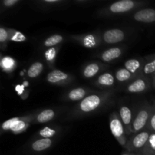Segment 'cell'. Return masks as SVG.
<instances>
[{
	"label": "cell",
	"instance_id": "cell-17",
	"mask_svg": "<svg viewBox=\"0 0 155 155\" xmlns=\"http://www.w3.org/2000/svg\"><path fill=\"white\" fill-rule=\"evenodd\" d=\"M123 53H124V49L121 47H111L102 51L98 55V57L104 62H112L121 57Z\"/></svg>",
	"mask_w": 155,
	"mask_h": 155
},
{
	"label": "cell",
	"instance_id": "cell-19",
	"mask_svg": "<svg viewBox=\"0 0 155 155\" xmlns=\"http://www.w3.org/2000/svg\"><path fill=\"white\" fill-rule=\"evenodd\" d=\"M52 145L53 140L51 139L39 138L31 144V149L35 152H42L51 148Z\"/></svg>",
	"mask_w": 155,
	"mask_h": 155
},
{
	"label": "cell",
	"instance_id": "cell-11",
	"mask_svg": "<svg viewBox=\"0 0 155 155\" xmlns=\"http://www.w3.org/2000/svg\"><path fill=\"white\" fill-rule=\"evenodd\" d=\"M119 115L122 121L124 127L125 128L127 136H131L133 133V121L134 116L133 115V111L129 106L123 104L119 107Z\"/></svg>",
	"mask_w": 155,
	"mask_h": 155
},
{
	"label": "cell",
	"instance_id": "cell-23",
	"mask_svg": "<svg viewBox=\"0 0 155 155\" xmlns=\"http://www.w3.org/2000/svg\"><path fill=\"white\" fill-rule=\"evenodd\" d=\"M64 41V36L61 34H54L48 36L44 40L43 46L46 48H51L56 45H61Z\"/></svg>",
	"mask_w": 155,
	"mask_h": 155
},
{
	"label": "cell",
	"instance_id": "cell-24",
	"mask_svg": "<svg viewBox=\"0 0 155 155\" xmlns=\"http://www.w3.org/2000/svg\"><path fill=\"white\" fill-rule=\"evenodd\" d=\"M7 30L9 34V42H24L27 41V36L21 31L10 28H7Z\"/></svg>",
	"mask_w": 155,
	"mask_h": 155
},
{
	"label": "cell",
	"instance_id": "cell-12",
	"mask_svg": "<svg viewBox=\"0 0 155 155\" xmlns=\"http://www.w3.org/2000/svg\"><path fill=\"white\" fill-rule=\"evenodd\" d=\"M146 62V59L143 58H130L126 61L124 63V68L128 70L135 78L142 75V70L144 65Z\"/></svg>",
	"mask_w": 155,
	"mask_h": 155
},
{
	"label": "cell",
	"instance_id": "cell-18",
	"mask_svg": "<svg viewBox=\"0 0 155 155\" xmlns=\"http://www.w3.org/2000/svg\"><path fill=\"white\" fill-rule=\"evenodd\" d=\"M57 116V113L54 109L47 108L41 110L39 113L34 114L33 123L34 124H45L50 122Z\"/></svg>",
	"mask_w": 155,
	"mask_h": 155
},
{
	"label": "cell",
	"instance_id": "cell-31",
	"mask_svg": "<svg viewBox=\"0 0 155 155\" xmlns=\"http://www.w3.org/2000/svg\"><path fill=\"white\" fill-rule=\"evenodd\" d=\"M18 2H20V0H4L2 1V5L5 8H11Z\"/></svg>",
	"mask_w": 155,
	"mask_h": 155
},
{
	"label": "cell",
	"instance_id": "cell-6",
	"mask_svg": "<svg viewBox=\"0 0 155 155\" xmlns=\"http://www.w3.org/2000/svg\"><path fill=\"white\" fill-rule=\"evenodd\" d=\"M151 133V132L146 129L140 133L133 134V137L128 139L125 148L128 152L139 154L146 145Z\"/></svg>",
	"mask_w": 155,
	"mask_h": 155
},
{
	"label": "cell",
	"instance_id": "cell-16",
	"mask_svg": "<svg viewBox=\"0 0 155 155\" xmlns=\"http://www.w3.org/2000/svg\"><path fill=\"white\" fill-rule=\"evenodd\" d=\"M116 81L114 74L111 72H104L95 79L94 84L101 89H107L114 86Z\"/></svg>",
	"mask_w": 155,
	"mask_h": 155
},
{
	"label": "cell",
	"instance_id": "cell-8",
	"mask_svg": "<svg viewBox=\"0 0 155 155\" xmlns=\"http://www.w3.org/2000/svg\"><path fill=\"white\" fill-rule=\"evenodd\" d=\"M45 79L49 84L53 86H64L73 82L74 77L71 74L64 72L61 70L54 69L47 74Z\"/></svg>",
	"mask_w": 155,
	"mask_h": 155
},
{
	"label": "cell",
	"instance_id": "cell-14",
	"mask_svg": "<svg viewBox=\"0 0 155 155\" xmlns=\"http://www.w3.org/2000/svg\"><path fill=\"white\" fill-rule=\"evenodd\" d=\"M93 91L86 87H77L68 91L64 96L65 100L71 101H80L84 99L87 95L91 94Z\"/></svg>",
	"mask_w": 155,
	"mask_h": 155
},
{
	"label": "cell",
	"instance_id": "cell-5",
	"mask_svg": "<svg viewBox=\"0 0 155 155\" xmlns=\"http://www.w3.org/2000/svg\"><path fill=\"white\" fill-rule=\"evenodd\" d=\"M109 125H110V130L114 137L121 146L125 148L128 139H127L125 128L121 121L118 112L114 111L110 114V117H109Z\"/></svg>",
	"mask_w": 155,
	"mask_h": 155
},
{
	"label": "cell",
	"instance_id": "cell-2",
	"mask_svg": "<svg viewBox=\"0 0 155 155\" xmlns=\"http://www.w3.org/2000/svg\"><path fill=\"white\" fill-rule=\"evenodd\" d=\"M146 4L145 2L133 1V0H120L109 5L107 8L103 9L100 14L102 15H117L130 13L132 11L142 7Z\"/></svg>",
	"mask_w": 155,
	"mask_h": 155
},
{
	"label": "cell",
	"instance_id": "cell-27",
	"mask_svg": "<svg viewBox=\"0 0 155 155\" xmlns=\"http://www.w3.org/2000/svg\"><path fill=\"white\" fill-rule=\"evenodd\" d=\"M141 154H155V133H151L149 136L148 142L145 148L141 151Z\"/></svg>",
	"mask_w": 155,
	"mask_h": 155
},
{
	"label": "cell",
	"instance_id": "cell-7",
	"mask_svg": "<svg viewBox=\"0 0 155 155\" xmlns=\"http://www.w3.org/2000/svg\"><path fill=\"white\" fill-rule=\"evenodd\" d=\"M71 39L75 41L86 48H95L99 46L101 41V36L99 33H85V34L71 35Z\"/></svg>",
	"mask_w": 155,
	"mask_h": 155
},
{
	"label": "cell",
	"instance_id": "cell-4",
	"mask_svg": "<svg viewBox=\"0 0 155 155\" xmlns=\"http://www.w3.org/2000/svg\"><path fill=\"white\" fill-rule=\"evenodd\" d=\"M153 105L148 102L142 104L137 110L134 115L133 121V133L136 134L138 133L146 130L148 124L152 113Z\"/></svg>",
	"mask_w": 155,
	"mask_h": 155
},
{
	"label": "cell",
	"instance_id": "cell-36",
	"mask_svg": "<svg viewBox=\"0 0 155 155\" xmlns=\"http://www.w3.org/2000/svg\"><path fill=\"white\" fill-rule=\"evenodd\" d=\"M154 155H155V154H154Z\"/></svg>",
	"mask_w": 155,
	"mask_h": 155
},
{
	"label": "cell",
	"instance_id": "cell-3",
	"mask_svg": "<svg viewBox=\"0 0 155 155\" xmlns=\"http://www.w3.org/2000/svg\"><path fill=\"white\" fill-rule=\"evenodd\" d=\"M33 119L34 114L12 117L2 124V131H11L14 134L22 133L27 130L31 123H33Z\"/></svg>",
	"mask_w": 155,
	"mask_h": 155
},
{
	"label": "cell",
	"instance_id": "cell-22",
	"mask_svg": "<svg viewBox=\"0 0 155 155\" xmlns=\"http://www.w3.org/2000/svg\"><path fill=\"white\" fill-rule=\"evenodd\" d=\"M44 70V64L41 61L33 62L28 68L27 76L29 78L34 79L39 77Z\"/></svg>",
	"mask_w": 155,
	"mask_h": 155
},
{
	"label": "cell",
	"instance_id": "cell-20",
	"mask_svg": "<svg viewBox=\"0 0 155 155\" xmlns=\"http://www.w3.org/2000/svg\"><path fill=\"white\" fill-rule=\"evenodd\" d=\"M61 47V45H56V46L54 47L48 48H47L45 51V52H44V58H45L48 67H49L51 69H53V68H54V63H55L56 61V58H57L58 54L59 51H60Z\"/></svg>",
	"mask_w": 155,
	"mask_h": 155
},
{
	"label": "cell",
	"instance_id": "cell-10",
	"mask_svg": "<svg viewBox=\"0 0 155 155\" xmlns=\"http://www.w3.org/2000/svg\"><path fill=\"white\" fill-rule=\"evenodd\" d=\"M127 37L126 32L122 29L114 28L105 30L101 35L103 42L108 45L117 44L123 42Z\"/></svg>",
	"mask_w": 155,
	"mask_h": 155
},
{
	"label": "cell",
	"instance_id": "cell-9",
	"mask_svg": "<svg viewBox=\"0 0 155 155\" xmlns=\"http://www.w3.org/2000/svg\"><path fill=\"white\" fill-rule=\"evenodd\" d=\"M150 82L148 77L139 76L127 85L125 91L128 93L139 94L147 92L150 88Z\"/></svg>",
	"mask_w": 155,
	"mask_h": 155
},
{
	"label": "cell",
	"instance_id": "cell-32",
	"mask_svg": "<svg viewBox=\"0 0 155 155\" xmlns=\"http://www.w3.org/2000/svg\"><path fill=\"white\" fill-rule=\"evenodd\" d=\"M42 2L45 3V4H58L61 2V0H43Z\"/></svg>",
	"mask_w": 155,
	"mask_h": 155
},
{
	"label": "cell",
	"instance_id": "cell-29",
	"mask_svg": "<svg viewBox=\"0 0 155 155\" xmlns=\"http://www.w3.org/2000/svg\"><path fill=\"white\" fill-rule=\"evenodd\" d=\"M9 42V34L7 28L1 27H0V43H1V48L5 49L7 47L8 43Z\"/></svg>",
	"mask_w": 155,
	"mask_h": 155
},
{
	"label": "cell",
	"instance_id": "cell-26",
	"mask_svg": "<svg viewBox=\"0 0 155 155\" xmlns=\"http://www.w3.org/2000/svg\"><path fill=\"white\" fill-rule=\"evenodd\" d=\"M146 59V58H145ZM155 73V55L152 56L151 59L146 60L143 70H142V76L148 77L149 76H153Z\"/></svg>",
	"mask_w": 155,
	"mask_h": 155
},
{
	"label": "cell",
	"instance_id": "cell-15",
	"mask_svg": "<svg viewBox=\"0 0 155 155\" xmlns=\"http://www.w3.org/2000/svg\"><path fill=\"white\" fill-rule=\"evenodd\" d=\"M133 18L135 21L145 24H151L155 22V9L143 8L137 11L133 15Z\"/></svg>",
	"mask_w": 155,
	"mask_h": 155
},
{
	"label": "cell",
	"instance_id": "cell-30",
	"mask_svg": "<svg viewBox=\"0 0 155 155\" xmlns=\"http://www.w3.org/2000/svg\"><path fill=\"white\" fill-rule=\"evenodd\" d=\"M147 129L149 131H151V133H155V103L153 104L152 113H151V118H150V120L148 124V127H147Z\"/></svg>",
	"mask_w": 155,
	"mask_h": 155
},
{
	"label": "cell",
	"instance_id": "cell-25",
	"mask_svg": "<svg viewBox=\"0 0 155 155\" xmlns=\"http://www.w3.org/2000/svg\"><path fill=\"white\" fill-rule=\"evenodd\" d=\"M1 67L5 72L11 73L16 68V61L12 58L5 56V57L2 58Z\"/></svg>",
	"mask_w": 155,
	"mask_h": 155
},
{
	"label": "cell",
	"instance_id": "cell-1",
	"mask_svg": "<svg viewBox=\"0 0 155 155\" xmlns=\"http://www.w3.org/2000/svg\"><path fill=\"white\" fill-rule=\"evenodd\" d=\"M113 95L111 91L92 92L84 99L79 101L71 113V117L86 116L102 109Z\"/></svg>",
	"mask_w": 155,
	"mask_h": 155
},
{
	"label": "cell",
	"instance_id": "cell-35",
	"mask_svg": "<svg viewBox=\"0 0 155 155\" xmlns=\"http://www.w3.org/2000/svg\"><path fill=\"white\" fill-rule=\"evenodd\" d=\"M137 155H153V154H141V153H139Z\"/></svg>",
	"mask_w": 155,
	"mask_h": 155
},
{
	"label": "cell",
	"instance_id": "cell-33",
	"mask_svg": "<svg viewBox=\"0 0 155 155\" xmlns=\"http://www.w3.org/2000/svg\"><path fill=\"white\" fill-rule=\"evenodd\" d=\"M152 85L154 86V88L155 89V73L154 74V75L152 76Z\"/></svg>",
	"mask_w": 155,
	"mask_h": 155
},
{
	"label": "cell",
	"instance_id": "cell-28",
	"mask_svg": "<svg viewBox=\"0 0 155 155\" xmlns=\"http://www.w3.org/2000/svg\"><path fill=\"white\" fill-rule=\"evenodd\" d=\"M58 134V130L52 127H45L37 133V136L44 139H51Z\"/></svg>",
	"mask_w": 155,
	"mask_h": 155
},
{
	"label": "cell",
	"instance_id": "cell-34",
	"mask_svg": "<svg viewBox=\"0 0 155 155\" xmlns=\"http://www.w3.org/2000/svg\"><path fill=\"white\" fill-rule=\"evenodd\" d=\"M122 155H137V154H135V153H130V152H127L124 153Z\"/></svg>",
	"mask_w": 155,
	"mask_h": 155
},
{
	"label": "cell",
	"instance_id": "cell-21",
	"mask_svg": "<svg viewBox=\"0 0 155 155\" xmlns=\"http://www.w3.org/2000/svg\"><path fill=\"white\" fill-rule=\"evenodd\" d=\"M115 78L116 80L120 83H130L132 80H134L135 77L130 71L125 68H122L118 69L115 73Z\"/></svg>",
	"mask_w": 155,
	"mask_h": 155
},
{
	"label": "cell",
	"instance_id": "cell-13",
	"mask_svg": "<svg viewBox=\"0 0 155 155\" xmlns=\"http://www.w3.org/2000/svg\"><path fill=\"white\" fill-rule=\"evenodd\" d=\"M107 68V65L100 62H91L83 67L82 75L86 79H92L96 77L101 71Z\"/></svg>",
	"mask_w": 155,
	"mask_h": 155
}]
</instances>
